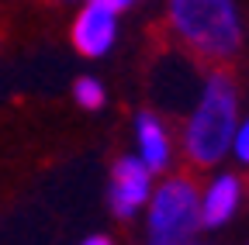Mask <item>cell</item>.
Segmentation results:
<instances>
[{
	"instance_id": "obj_1",
	"label": "cell",
	"mask_w": 249,
	"mask_h": 245,
	"mask_svg": "<svg viewBox=\"0 0 249 245\" xmlns=\"http://www.w3.org/2000/svg\"><path fill=\"white\" fill-rule=\"evenodd\" d=\"M239 90L235 80L225 69H214L204 86H201V97L194 104V111L187 114V125H183V156L191 166L211 169L218 166L229 152H232V135L239 125Z\"/></svg>"
},
{
	"instance_id": "obj_2",
	"label": "cell",
	"mask_w": 249,
	"mask_h": 245,
	"mask_svg": "<svg viewBox=\"0 0 249 245\" xmlns=\"http://www.w3.org/2000/svg\"><path fill=\"white\" fill-rule=\"evenodd\" d=\"M170 32L197 59L222 63L242 45V14L235 0H166Z\"/></svg>"
},
{
	"instance_id": "obj_3",
	"label": "cell",
	"mask_w": 249,
	"mask_h": 245,
	"mask_svg": "<svg viewBox=\"0 0 249 245\" xmlns=\"http://www.w3.org/2000/svg\"><path fill=\"white\" fill-rule=\"evenodd\" d=\"M201 228V190L191 176H166L145 204V235L152 245H180Z\"/></svg>"
},
{
	"instance_id": "obj_4",
	"label": "cell",
	"mask_w": 249,
	"mask_h": 245,
	"mask_svg": "<svg viewBox=\"0 0 249 245\" xmlns=\"http://www.w3.org/2000/svg\"><path fill=\"white\" fill-rule=\"evenodd\" d=\"M152 173L142 166V159L135 156H121L114 166H111V180H107V207L114 218L128 221L149 204V194H152Z\"/></svg>"
},
{
	"instance_id": "obj_5",
	"label": "cell",
	"mask_w": 249,
	"mask_h": 245,
	"mask_svg": "<svg viewBox=\"0 0 249 245\" xmlns=\"http://www.w3.org/2000/svg\"><path fill=\"white\" fill-rule=\"evenodd\" d=\"M73 45L80 55L87 59H101L114 49L118 42V11L101 4V0H87L73 17V32H70Z\"/></svg>"
},
{
	"instance_id": "obj_6",
	"label": "cell",
	"mask_w": 249,
	"mask_h": 245,
	"mask_svg": "<svg viewBox=\"0 0 249 245\" xmlns=\"http://www.w3.org/2000/svg\"><path fill=\"white\" fill-rule=\"evenodd\" d=\"M246 197L239 173H214L201 187V228H222L235 218Z\"/></svg>"
},
{
	"instance_id": "obj_7",
	"label": "cell",
	"mask_w": 249,
	"mask_h": 245,
	"mask_svg": "<svg viewBox=\"0 0 249 245\" xmlns=\"http://www.w3.org/2000/svg\"><path fill=\"white\" fill-rule=\"evenodd\" d=\"M135 156L152 176L173 166V138H170V128L160 121V114L152 111L135 114Z\"/></svg>"
},
{
	"instance_id": "obj_8",
	"label": "cell",
	"mask_w": 249,
	"mask_h": 245,
	"mask_svg": "<svg viewBox=\"0 0 249 245\" xmlns=\"http://www.w3.org/2000/svg\"><path fill=\"white\" fill-rule=\"evenodd\" d=\"M73 97H76V104L83 111H101L104 100H107V90H104V83L97 76H80L73 83Z\"/></svg>"
},
{
	"instance_id": "obj_9",
	"label": "cell",
	"mask_w": 249,
	"mask_h": 245,
	"mask_svg": "<svg viewBox=\"0 0 249 245\" xmlns=\"http://www.w3.org/2000/svg\"><path fill=\"white\" fill-rule=\"evenodd\" d=\"M229 156H232L239 166H246V169H249V114H242V117H239L235 135H232V152H229Z\"/></svg>"
},
{
	"instance_id": "obj_10",
	"label": "cell",
	"mask_w": 249,
	"mask_h": 245,
	"mask_svg": "<svg viewBox=\"0 0 249 245\" xmlns=\"http://www.w3.org/2000/svg\"><path fill=\"white\" fill-rule=\"evenodd\" d=\"M101 4H107V7H114V11L121 14V11H128V7H135V4H139V0H101Z\"/></svg>"
},
{
	"instance_id": "obj_11",
	"label": "cell",
	"mask_w": 249,
	"mask_h": 245,
	"mask_svg": "<svg viewBox=\"0 0 249 245\" xmlns=\"http://www.w3.org/2000/svg\"><path fill=\"white\" fill-rule=\"evenodd\" d=\"M80 245H114V242H111L107 235H87V238H83Z\"/></svg>"
},
{
	"instance_id": "obj_12",
	"label": "cell",
	"mask_w": 249,
	"mask_h": 245,
	"mask_svg": "<svg viewBox=\"0 0 249 245\" xmlns=\"http://www.w3.org/2000/svg\"><path fill=\"white\" fill-rule=\"evenodd\" d=\"M180 245H194V242H180Z\"/></svg>"
}]
</instances>
